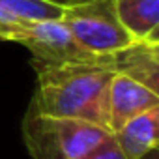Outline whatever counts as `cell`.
Returning a JSON list of instances; mask_svg holds the SVG:
<instances>
[{"instance_id":"6da1fadb","label":"cell","mask_w":159,"mask_h":159,"mask_svg":"<svg viewBox=\"0 0 159 159\" xmlns=\"http://www.w3.org/2000/svg\"><path fill=\"white\" fill-rule=\"evenodd\" d=\"M38 86L30 105L43 114L75 118L109 129V84L116 75L107 54L94 62L38 67Z\"/></svg>"},{"instance_id":"7a4b0ae2","label":"cell","mask_w":159,"mask_h":159,"mask_svg":"<svg viewBox=\"0 0 159 159\" xmlns=\"http://www.w3.org/2000/svg\"><path fill=\"white\" fill-rule=\"evenodd\" d=\"M112 133L90 122L38 112L32 105L23 118V140L32 159H84Z\"/></svg>"},{"instance_id":"3957f363","label":"cell","mask_w":159,"mask_h":159,"mask_svg":"<svg viewBox=\"0 0 159 159\" xmlns=\"http://www.w3.org/2000/svg\"><path fill=\"white\" fill-rule=\"evenodd\" d=\"M60 21L67 26L73 39L92 56L116 52L135 41L118 21L114 0H86L66 8Z\"/></svg>"},{"instance_id":"277c9868","label":"cell","mask_w":159,"mask_h":159,"mask_svg":"<svg viewBox=\"0 0 159 159\" xmlns=\"http://www.w3.org/2000/svg\"><path fill=\"white\" fill-rule=\"evenodd\" d=\"M15 43L26 47L32 54V66L38 67H58L69 64L94 62L92 56L79 45L67 26L60 19H49L39 23H30L21 28L13 38Z\"/></svg>"},{"instance_id":"5b68a950","label":"cell","mask_w":159,"mask_h":159,"mask_svg":"<svg viewBox=\"0 0 159 159\" xmlns=\"http://www.w3.org/2000/svg\"><path fill=\"white\" fill-rule=\"evenodd\" d=\"M109 131L114 133L127 120L159 107V94L125 75H114L109 84Z\"/></svg>"},{"instance_id":"8992f818","label":"cell","mask_w":159,"mask_h":159,"mask_svg":"<svg viewBox=\"0 0 159 159\" xmlns=\"http://www.w3.org/2000/svg\"><path fill=\"white\" fill-rule=\"evenodd\" d=\"M114 73L125 75L159 94V41H131L107 54Z\"/></svg>"},{"instance_id":"52a82bcc","label":"cell","mask_w":159,"mask_h":159,"mask_svg":"<svg viewBox=\"0 0 159 159\" xmlns=\"http://www.w3.org/2000/svg\"><path fill=\"white\" fill-rule=\"evenodd\" d=\"M112 140L125 159H140L159 148V107L137 114L112 133Z\"/></svg>"},{"instance_id":"ba28073f","label":"cell","mask_w":159,"mask_h":159,"mask_svg":"<svg viewBox=\"0 0 159 159\" xmlns=\"http://www.w3.org/2000/svg\"><path fill=\"white\" fill-rule=\"evenodd\" d=\"M114 10L135 41H159V0H114Z\"/></svg>"},{"instance_id":"9c48e42d","label":"cell","mask_w":159,"mask_h":159,"mask_svg":"<svg viewBox=\"0 0 159 159\" xmlns=\"http://www.w3.org/2000/svg\"><path fill=\"white\" fill-rule=\"evenodd\" d=\"M0 6L21 25L60 19L64 11V8L51 4L47 0H0Z\"/></svg>"},{"instance_id":"30bf717a","label":"cell","mask_w":159,"mask_h":159,"mask_svg":"<svg viewBox=\"0 0 159 159\" xmlns=\"http://www.w3.org/2000/svg\"><path fill=\"white\" fill-rule=\"evenodd\" d=\"M25 25H21L17 19H13L2 6H0V39L2 41H13L15 34L21 32Z\"/></svg>"},{"instance_id":"8fae6325","label":"cell","mask_w":159,"mask_h":159,"mask_svg":"<svg viewBox=\"0 0 159 159\" xmlns=\"http://www.w3.org/2000/svg\"><path fill=\"white\" fill-rule=\"evenodd\" d=\"M84 159H125V157L122 155V152L118 150L116 142H114L112 137H111V140H107L103 146H99L96 152H92V153L86 155Z\"/></svg>"},{"instance_id":"7c38bea8","label":"cell","mask_w":159,"mask_h":159,"mask_svg":"<svg viewBox=\"0 0 159 159\" xmlns=\"http://www.w3.org/2000/svg\"><path fill=\"white\" fill-rule=\"evenodd\" d=\"M47 2L56 4V6L66 10V8H71V6H77V4H83V2H86V0H47Z\"/></svg>"}]
</instances>
